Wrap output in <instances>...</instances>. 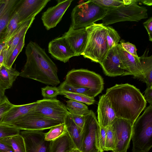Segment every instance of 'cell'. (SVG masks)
<instances>
[{"label": "cell", "mask_w": 152, "mask_h": 152, "mask_svg": "<svg viewBox=\"0 0 152 152\" xmlns=\"http://www.w3.org/2000/svg\"><path fill=\"white\" fill-rule=\"evenodd\" d=\"M105 94L117 118L127 120L132 125L146 105L140 90L128 83L116 84L107 88Z\"/></svg>", "instance_id": "obj_1"}, {"label": "cell", "mask_w": 152, "mask_h": 152, "mask_svg": "<svg viewBox=\"0 0 152 152\" xmlns=\"http://www.w3.org/2000/svg\"><path fill=\"white\" fill-rule=\"evenodd\" d=\"M25 54L26 62L19 76L53 86L60 83L57 66L45 49L31 41L26 47Z\"/></svg>", "instance_id": "obj_2"}, {"label": "cell", "mask_w": 152, "mask_h": 152, "mask_svg": "<svg viewBox=\"0 0 152 152\" xmlns=\"http://www.w3.org/2000/svg\"><path fill=\"white\" fill-rule=\"evenodd\" d=\"M86 28L87 33V39L82 55L85 58L99 63L109 50L106 39L107 26L102 23H95Z\"/></svg>", "instance_id": "obj_3"}, {"label": "cell", "mask_w": 152, "mask_h": 152, "mask_svg": "<svg viewBox=\"0 0 152 152\" xmlns=\"http://www.w3.org/2000/svg\"><path fill=\"white\" fill-rule=\"evenodd\" d=\"M132 152H148L152 147V104L146 108L132 126Z\"/></svg>", "instance_id": "obj_4"}, {"label": "cell", "mask_w": 152, "mask_h": 152, "mask_svg": "<svg viewBox=\"0 0 152 152\" xmlns=\"http://www.w3.org/2000/svg\"><path fill=\"white\" fill-rule=\"evenodd\" d=\"M109 9L96 4L92 0L81 2L72 10L71 25L74 29L86 28L102 20Z\"/></svg>", "instance_id": "obj_5"}, {"label": "cell", "mask_w": 152, "mask_h": 152, "mask_svg": "<svg viewBox=\"0 0 152 152\" xmlns=\"http://www.w3.org/2000/svg\"><path fill=\"white\" fill-rule=\"evenodd\" d=\"M140 0H135L131 4L117 7H109L107 14L102 19L104 26L120 22H139L148 18V10L138 5Z\"/></svg>", "instance_id": "obj_6"}, {"label": "cell", "mask_w": 152, "mask_h": 152, "mask_svg": "<svg viewBox=\"0 0 152 152\" xmlns=\"http://www.w3.org/2000/svg\"><path fill=\"white\" fill-rule=\"evenodd\" d=\"M64 81L73 86L89 88L97 96L104 89L102 77L94 72L85 69H72L67 72Z\"/></svg>", "instance_id": "obj_7"}, {"label": "cell", "mask_w": 152, "mask_h": 152, "mask_svg": "<svg viewBox=\"0 0 152 152\" xmlns=\"http://www.w3.org/2000/svg\"><path fill=\"white\" fill-rule=\"evenodd\" d=\"M83 128L82 152H102L99 143L100 126L95 114L89 110L85 115Z\"/></svg>", "instance_id": "obj_8"}, {"label": "cell", "mask_w": 152, "mask_h": 152, "mask_svg": "<svg viewBox=\"0 0 152 152\" xmlns=\"http://www.w3.org/2000/svg\"><path fill=\"white\" fill-rule=\"evenodd\" d=\"M61 124L63 123L31 111L9 124L20 130L43 131Z\"/></svg>", "instance_id": "obj_9"}, {"label": "cell", "mask_w": 152, "mask_h": 152, "mask_svg": "<svg viewBox=\"0 0 152 152\" xmlns=\"http://www.w3.org/2000/svg\"><path fill=\"white\" fill-rule=\"evenodd\" d=\"M37 102V104L31 112L64 123L69 112L64 103L55 98L43 99Z\"/></svg>", "instance_id": "obj_10"}, {"label": "cell", "mask_w": 152, "mask_h": 152, "mask_svg": "<svg viewBox=\"0 0 152 152\" xmlns=\"http://www.w3.org/2000/svg\"><path fill=\"white\" fill-rule=\"evenodd\" d=\"M132 126L129 121L117 118L111 127L115 140V152H127L131 140Z\"/></svg>", "instance_id": "obj_11"}, {"label": "cell", "mask_w": 152, "mask_h": 152, "mask_svg": "<svg viewBox=\"0 0 152 152\" xmlns=\"http://www.w3.org/2000/svg\"><path fill=\"white\" fill-rule=\"evenodd\" d=\"M41 130H20L26 152H50L51 141L45 140V133Z\"/></svg>", "instance_id": "obj_12"}, {"label": "cell", "mask_w": 152, "mask_h": 152, "mask_svg": "<svg viewBox=\"0 0 152 152\" xmlns=\"http://www.w3.org/2000/svg\"><path fill=\"white\" fill-rule=\"evenodd\" d=\"M56 5L48 8L42 14L41 19L47 30L56 27L73 0H58Z\"/></svg>", "instance_id": "obj_13"}, {"label": "cell", "mask_w": 152, "mask_h": 152, "mask_svg": "<svg viewBox=\"0 0 152 152\" xmlns=\"http://www.w3.org/2000/svg\"><path fill=\"white\" fill-rule=\"evenodd\" d=\"M50 0H20L15 10L20 23L35 16L45 7Z\"/></svg>", "instance_id": "obj_14"}, {"label": "cell", "mask_w": 152, "mask_h": 152, "mask_svg": "<svg viewBox=\"0 0 152 152\" xmlns=\"http://www.w3.org/2000/svg\"><path fill=\"white\" fill-rule=\"evenodd\" d=\"M75 56L82 55L86 45L87 33L86 28L74 29L70 25L62 36Z\"/></svg>", "instance_id": "obj_15"}, {"label": "cell", "mask_w": 152, "mask_h": 152, "mask_svg": "<svg viewBox=\"0 0 152 152\" xmlns=\"http://www.w3.org/2000/svg\"><path fill=\"white\" fill-rule=\"evenodd\" d=\"M106 75L114 77L123 75L125 70L119 56L116 46L109 50L99 63Z\"/></svg>", "instance_id": "obj_16"}, {"label": "cell", "mask_w": 152, "mask_h": 152, "mask_svg": "<svg viewBox=\"0 0 152 152\" xmlns=\"http://www.w3.org/2000/svg\"><path fill=\"white\" fill-rule=\"evenodd\" d=\"M116 47L125 70L123 75H132L135 78L142 80L143 75L140 57L133 56L126 52L122 48L120 44H118Z\"/></svg>", "instance_id": "obj_17"}, {"label": "cell", "mask_w": 152, "mask_h": 152, "mask_svg": "<svg viewBox=\"0 0 152 152\" xmlns=\"http://www.w3.org/2000/svg\"><path fill=\"white\" fill-rule=\"evenodd\" d=\"M48 51L54 58L64 63L75 56L63 36L56 37L49 42Z\"/></svg>", "instance_id": "obj_18"}, {"label": "cell", "mask_w": 152, "mask_h": 152, "mask_svg": "<svg viewBox=\"0 0 152 152\" xmlns=\"http://www.w3.org/2000/svg\"><path fill=\"white\" fill-rule=\"evenodd\" d=\"M97 112V120L100 126H110L117 118L109 99L105 94L99 97Z\"/></svg>", "instance_id": "obj_19"}, {"label": "cell", "mask_w": 152, "mask_h": 152, "mask_svg": "<svg viewBox=\"0 0 152 152\" xmlns=\"http://www.w3.org/2000/svg\"><path fill=\"white\" fill-rule=\"evenodd\" d=\"M37 102L24 104L13 105L3 116L1 123L9 124L31 112L37 104Z\"/></svg>", "instance_id": "obj_20"}, {"label": "cell", "mask_w": 152, "mask_h": 152, "mask_svg": "<svg viewBox=\"0 0 152 152\" xmlns=\"http://www.w3.org/2000/svg\"><path fill=\"white\" fill-rule=\"evenodd\" d=\"M64 123L67 132L73 143L74 148H77L81 151L83 129L75 124L69 112L64 119Z\"/></svg>", "instance_id": "obj_21"}, {"label": "cell", "mask_w": 152, "mask_h": 152, "mask_svg": "<svg viewBox=\"0 0 152 152\" xmlns=\"http://www.w3.org/2000/svg\"><path fill=\"white\" fill-rule=\"evenodd\" d=\"M35 18V17H34L22 22L13 36L7 42L9 48L6 54L4 64L7 60L21 38L26 35L27 30L30 27Z\"/></svg>", "instance_id": "obj_22"}, {"label": "cell", "mask_w": 152, "mask_h": 152, "mask_svg": "<svg viewBox=\"0 0 152 152\" xmlns=\"http://www.w3.org/2000/svg\"><path fill=\"white\" fill-rule=\"evenodd\" d=\"M20 74L15 68L2 64L0 68V86L5 90L10 88Z\"/></svg>", "instance_id": "obj_23"}, {"label": "cell", "mask_w": 152, "mask_h": 152, "mask_svg": "<svg viewBox=\"0 0 152 152\" xmlns=\"http://www.w3.org/2000/svg\"><path fill=\"white\" fill-rule=\"evenodd\" d=\"M19 0H8L4 10L0 15V42Z\"/></svg>", "instance_id": "obj_24"}, {"label": "cell", "mask_w": 152, "mask_h": 152, "mask_svg": "<svg viewBox=\"0 0 152 152\" xmlns=\"http://www.w3.org/2000/svg\"><path fill=\"white\" fill-rule=\"evenodd\" d=\"M149 50H145L143 54L140 57L143 78L142 81L147 87L152 86V55L148 56Z\"/></svg>", "instance_id": "obj_25"}, {"label": "cell", "mask_w": 152, "mask_h": 152, "mask_svg": "<svg viewBox=\"0 0 152 152\" xmlns=\"http://www.w3.org/2000/svg\"><path fill=\"white\" fill-rule=\"evenodd\" d=\"M73 148V143L67 132L51 141L50 152H69Z\"/></svg>", "instance_id": "obj_26"}, {"label": "cell", "mask_w": 152, "mask_h": 152, "mask_svg": "<svg viewBox=\"0 0 152 152\" xmlns=\"http://www.w3.org/2000/svg\"><path fill=\"white\" fill-rule=\"evenodd\" d=\"M21 23L20 22L18 15L15 10L9 22L0 43L8 42L13 36Z\"/></svg>", "instance_id": "obj_27"}, {"label": "cell", "mask_w": 152, "mask_h": 152, "mask_svg": "<svg viewBox=\"0 0 152 152\" xmlns=\"http://www.w3.org/2000/svg\"><path fill=\"white\" fill-rule=\"evenodd\" d=\"M0 140L10 146L13 152H26L24 139L20 134L0 139Z\"/></svg>", "instance_id": "obj_28"}, {"label": "cell", "mask_w": 152, "mask_h": 152, "mask_svg": "<svg viewBox=\"0 0 152 152\" xmlns=\"http://www.w3.org/2000/svg\"><path fill=\"white\" fill-rule=\"evenodd\" d=\"M60 92L66 91L80 94L94 98L97 95L88 88L73 86L63 82L58 87Z\"/></svg>", "instance_id": "obj_29"}, {"label": "cell", "mask_w": 152, "mask_h": 152, "mask_svg": "<svg viewBox=\"0 0 152 152\" xmlns=\"http://www.w3.org/2000/svg\"><path fill=\"white\" fill-rule=\"evenodd\" d=\"M66 103V107L70 114L85 115L89 111L88 106L83 103L72 100Z\"/></svg>", "instance_id": "obj_30"}, {"label": "cell", "mask_w": 152, "mask_h": 152, "mask_svg": "<svg viewBox=\"0 0 152 152\" xmlns=\"http://www.w3.org/2000/svg\"><path fill=\"white\" fill-rule=\"evenodd\" d=\"M50 129L48 132L45 133V139L46 141L54 140L67 132L64 123L53 126Z\"/></svg>", "instance_id": "obj_31"}, {"label": "cell", "mask_w": 152, "mask_h": 152, "mask_svg": "<svg viewBox=\"0 0 152 152\" xmlns=\"http://www.w3.org/2000/svg\"><path fill=\"white\" fill-rule=\"evenodd\" d=\"M60 95H64L65 97L69 100L85 103L88 105L94 104L95 102L94 98L80 94L61 91L60 92Z\"/></svg>", "instance_id": "obj_32"}, {"label": "cell", "mask_w": 152, "mask_h": 152, "mask_svg": "<svg viewBox=\"0 0 152 152\" xmlns=\"http://www.w3.org/2000/svg\"><path fill=\"white\" fill-rule=\"evenodd\" d=\"M106 39L109 50L115 47L118 44L121 37L117 31L113 28L107 26Z\"/></svg>", "instance_id": "obj_33"}, {"label": "cell", "mask_w": 152, "mask_h": 152, "mask_svg": "<svg viewBox=\"0 0 152 152\" xmlns=\"http://www.w3.org/2000/svg\"><path fill=\"white\" fill-rule=\"evenodd\" d=\"M20 131L13 126L0 123V139L19 134Z\"/></svg>", "instance_id": "obj_34"}, {"label": "cell", "mask_w": 152, "mask_h": 152, "mask_svg": "<svg viewBox=\"0 0 152 152\" xmlns=\"http://www.w3.org/2000/svg\"><path fill=\"white\" fill-rule=\"evenodd\" d=\"M25 35L21 39L18 43L13 50L7 60L4 64L9 68L12 67V65L16 58L22 51L25 44Z\"/></svg>", "instance_id": "obj_35"}, {"label": "cell", "mask_w": 152, "mask_h": 152, "mask_svg": "<svg viewBox=\"0 0 152 152\" xmlns=\"http://www.w3.org/2000/svg\"><path fill=\"white\" fill-rule=\"evenodd\" d=\"M115 147L114 134L111 126L106 128V137L104 151H113Z\"/></svg>", "instance_id": "obj_36"}, {"label": "cell", "mask_w": 152, "mask_h": 152, "mask_svg": "<svg viewBox=\"0 0 152 152\" xmlns=\"http://www.w3.org/2000/svg\"><path fill=\"white\" fill-rule=\"evenodd\" d=\"M41 93L44 99H53L60 95V91L56 86L47 85L41 88Z\"/></svg>", "instance_id": "obj_37"}, {"label": "cell", "mask_w": 152, "mask_h": 152, "mask_svg": "<svg viewBox=\"0 0 152 152\" xmlns=\"http://www.w3.org/2000/svg\"><path fill=\"white\" fill-rule=\"evenodd\" d=\"M96 4L105 7H117L124 5L122 0H92Z\"/></svg>", "instance_id": "obj_38"}, {"label": "cell", "mask_w": 152, "mask_h": 152, "mask_svg": "<svg viewBox=\"0 0 152 152\" xmlns=\"http://www.w3.org/2000/svg\"><path fill=\"white\" fill-rule=\"evenodd\" d=\"M13 105L5 96L3 100L0 103V124L4 115L12 107Z\"/></svg>", "instance_id": "obj_39"}, {"label": "cell", "mask_w": 152, "mask_h": 152, "mask_svg": "<svg viewBox=\"0 0 152 152\" xmlns=\"http://www.w3.org/2000/svg\"><path fill=\"white\" fill-rule=\"evenodd\" d=\"M120 44L122 48L129 53L136 57H139L137 53L135 46L129 42H121Z\"/></svg>", "instance_id": "obj_40"}, {"label": "cell", "mask_w": 152, "mask_h": 152, "mask_svg": "<svg viewBox=\"0 0 152 152\" xmlns=\"http://www.w3.org/2000/svg\"><path fill=\"white\" fill-rule=\"evenodd\" d=\"M70 114L75 124L83 129L85 123V115L73 114Z\"/></svg>", "instance_id": "obj_41"}, {"label": "cell", "mask_w": 152, "mask_h": 152, "mask_svg": "<svg viewBox=\"0 0 152 152\" xmlns=\"http://www.w3.org/2000/svg\"><path fill=\"white\" fill-rule=\"evenodd\" d=\"M106 137V128L100 126L99 134V143L102 152L104 151Z\"/></svg>", "instance_id": "obj_42"}, {"label": "cell", "mask_w": 152, "mask_h": 152, "mask_svg": "<svg viewBox=\"0 0 152 152\" xmlns=\"http://www.w3.org/2000/svg\"><path fill=\"white\" fill-rule=\"evenodd\" d=\"M143 24L148 33L149 40L152 42V17L149 18Z\"/></svg>", "instance_id": "obj_43"}, {"label": "cell", "mask_w": 152, "mask_h": 152, "mask_svg": "<svg viewBox=\"0 0 152 152\" xmlns=\"http://www.w3.org/2000/svg\"><path fill=\"white\" fill-rule=\"evenodd\" d=\"M143 97L146 102L152 104V86L147 87Z\"/></svg>", "instance_id": "obj_44"}, {"label": "cell", "mask_w": 152, "mask_h": 152, "mask_svg": "<svg viewBox=\"0 0 152 152\" xmlns=\"http://www.w3.org/2000/svg\"><path fill=\"white\" fill-rule=\"evenodd\" d=\"M0 152H13L12 147L2 142L0 139Z\"/></svg>", "instance_id": "obj_45"}, {"label": "cell", "mask_w": 152, "mask_h": 152, "mask_svg": "<svg viewBox=\"0 0 152 152\" xmlns=\"http://www.w3.org/2000/svg\"><path fill=\"white\" fill-rule=\"evenodd\" d=\"M9 48H7L0 51V64H4L6 54Z\"/></svg>", "instance_id": "obj_46"}, {"label": "cell", "mask_w": 152, "mask_h": 152, "mask_svg": "<svg viewBox=\"0 0 152 152\" xmlns=\"http://www.w3.org/2000/svg\"><path fill=\"white\" fill-rule=\"evenodd\" d=\"M8 0H0V15L4 10Z\"/></svg>", "instance_id": "obj_47"}, {"label": "cell", "mask_w": 152, "mask_h": 152, "mask_svg": "<svg viewBox=\"0 0 152 152\" xmlns=\"http://www.w3.org/2000/svg\"><path fill=\"white\" fill-rule=\"evenodd\" d=\"M5 90L0 86V103L3 100L5 96Z\"/></svg>", "instance_id": "obj_48"}, {"label": "cell", "mask_w": 152, "mask_h": 152, "mask_svg": "<svg viewBox=\"0 0 152 152\" xmlns=\"http://www.w3.org/2000/svg\"><path fill=\"white\" fill-rule=\"evenodd\" d=\"M143 3V4L147 5L148 6H150L152 5V0H140L139 2Z\"/></svg>", "instance_id": "obj_49"}, {"label": "cell", "mask_w": 152, "mask_h": 152, "mask_svg": "<svg viewBox=\"0 0 152 152\" xmlns=\"http://www.w3.org/2000/svg\"><path fill=\"white\" fill-rule=\"evenodd\" d=\"M9 47L6 42H1L0 43V51Z\"/></svg>", "instance_id": "obj_50"}, {"label": "cell", "mask_w": 152, "mask_h": 152, "mask_svg": "<svg viewBox=\"0 0 152 152\" xmlns=\"http://www.w3.org/2000/svg\"><path fill=\"white\" fill-rule=\"evenodd\" d=\"M135 1V0H123L122 1L125 6L129 5Z\"/></svg>", "instance_id": "obj_51"}, {"label": "cell", "mask_w": 152, "mask_h": 152, "mask_svg": "<svg viewBox=\"0 0 152 152\" xmlns=\"http://www.w3.org/2000/svg\"><path fill=\"white\" fill-rule=\"evenodd\" d=\"M69 152H82L79 149H78L73 148L71 151H69Z\"/></svg>", "instance_id": "obj_52"}, {"label": "cell", "mask_w": 152, "mask_h": 152, "mask_svg": "<svg viewBox=\"0 0 152 152\" xmlns=\"http://www.w3.org/2000/svg\"><path fill=\"white\" fill-rule=\"evenodd\" d=\"M2 65V64H0V68L1 66V65Z\"/></svg>", "instance_id": "obj_53"}, {"label": "cell", "mask_w": 152, "mask_h": 152, "mask_svg": "<svg viewBox=\"0 0 152 152\" xmlns=\"http://www.w3.org/2000/svg\"><path fill=\"white\" fill-rule=\"evenodd\" d=\"M102 152H104V151H103ZM114 152L113 151H112V152Z\"/></svg>", "instance_id": "obj_54"}]
</instances>
